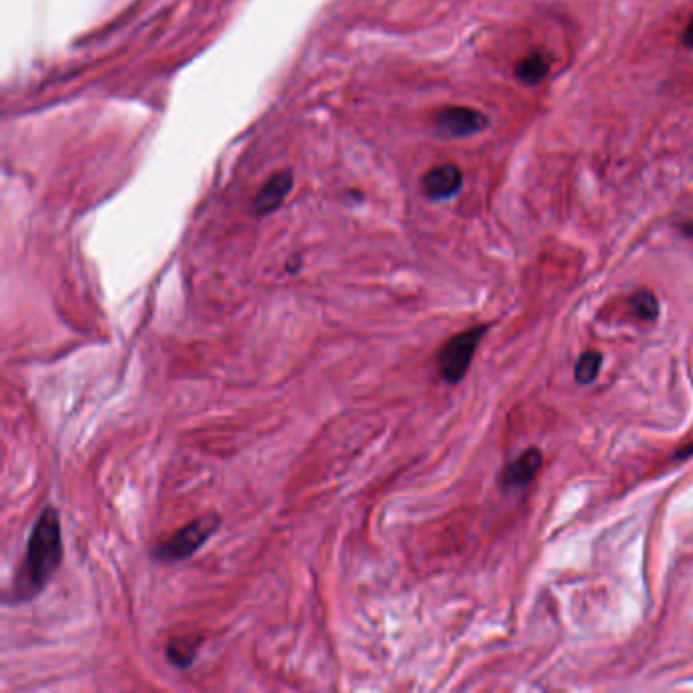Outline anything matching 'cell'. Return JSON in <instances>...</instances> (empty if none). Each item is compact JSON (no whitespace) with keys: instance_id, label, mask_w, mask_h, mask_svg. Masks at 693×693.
Here are the masks:
<instances>
[{"instance_id":"6da1fadb","label":"cell","mask_w":693,"mask_h":693,"mask_svg":"<svg viewBox=\"0 0 693 693\" xmlns=\"http://www.w3.org/2000/svg\"><path fill=\"white\" fill-rule=\"evenodd\" d=\"M63 559L61 523L53 507H47L35 521L27 541V553L7 596L11 604L35 600L51 582Z\"/></svg>"},{"instance_id":"7a4b0ae2","label":"cell","mask_w":693,"mask_h":693,"mask_svg":"<svg viewBox=\"0 0 693 693\" xmlns=\"http://www.w3.org/2000/svg\"><path fill=\"white\" fill-rule=\"evenodd\" d=\"M220 529V517L218 515H206L192 523H187L179 531H175L169 539L161 541L153 549V559L159 563H175L192 557L210 537L216 535Z\"/></svg>"},{"instance_id":"3957f363","label":"cell","mask_w":693,"mask_h":693,"mask_svg":"<svg viewBox=\"0 0 693 693\" xmlns=\"http://www.w3.org/2000/svg\"><path fill=\"white\" fill-rule=\"evenodd\" d=\"M486 334V326H476L470 328L466 332L456 334L454 338H450L444 346L439 348L437 352V368L439 374L444 381H448L450 385H458L462 378L466 376L476 348L482 340V336Z\"/></svg>"},{"instance_id":"277c9868","label":"cell","mask_w":693,"mask_h":693,"mask_svg":"<svg viewBox=\"0 0 693 693\" xmlns=\"http://www.w3.org/2000/svg\"><path fill=\"white\" fill-rule=\"evenodd\" d=\"M433 124L439 135L460 139L484 131L488 126V116L468 106H448L435 114Z\"/></svg>"},{"instance_id":"5b68a950","label":"cell","mask_w":693,"mask_h":693,"mask_svg":"<svg viewBox=\"0 0 693 693\" xmlns=\"http://www.w3.org/2000/svg\"><path fill=\"white\" fill-rule=\"evenodd\" d=\"M462 169L456 163H444L429 169L421 179V189L427 200L444 202L454 198L462 189Z\"/></svg>"},{"instance_id":"8992f818","label":"cell","mask_w":693,"mask_h":693,"mask_svg":"<svg viewBox=\"0 0 693 693\" xmlns=\"http://www.w3.org/2000/svg\"><path fill=\"white\" fill-rule=\"evenodd\" d=\"M293 187V175L291 171H279L269 177V181L261 187V192L255 196L250 204L252 216H269L273 214L289 196Z\"/></svg>"},{"instance_id":"52a82bcc","label":"cell","mask_w":693,"mask_h":693,"mask_svg":"<svg viewBox=\"0 0 693 693\" xmlns=\"http://www.w3.org/2000/svg\"><path fill=\"white\" fill-rule=\"evenodd\" d=\"M543 468V454L537 448H529L521 454L502 474L504 488H525L529 486Z\"/></svg>"},{"instance_id":"ba28073f","label":"cell","mask_w":693,"mask_h":693,"mask_svg":"<svg viewBox=\"0 0 693 693\" xmlns=\"http://www.w3.org/2000/svg\"><path fill=\"white\" fill-rule=\"evenodd\" d=\"M551 68V57L545 51H533L529 55H525L523 59L517 61L515 66V78L521 84L527 86H537L539 82H543L549 74Z\"/></svg>"},{"instance_id":"9c48e42d","label":"cell","mask_w":693,"mask_h":693,"mask_svg":"<svg viewBox=\"0 0 693 693\" xmlns=\"http://www.w3.org/2000/svg\"><path fill=\"white\" fill-rule=\"evenodd\" d=\"M202 643H204V639L200 635H187V637L173 639L167 645V659H169V663L173 667H179V669L192 667V663L196 661V655H198Z\"/></svg>"},{"instance_id":"30bf717a","label":"cell","mask_w":693,"mask_h":693,"mask_svg":"<svg viewBox=\"0 0 693 693\" xmlns=\"http://www.w3.org/2000/svg\"><path fill=\"white\" fill-rule=\"evenodd\" d=\"M630 311H633L639 320L643 322H655L659 315V301L651 291H637L628 299Z\"/></svg>"},{"instance_id":"8fae6325","label":"cell","mask_w":693,"mask_h":693,"mask_svg":"<svg viewBox=\"0 0 693 693\" xmlns=\"http://www.w3.org/2000/svg\"><path fill=\"white\" fill-rule=\"evenodd\" d=\"M602 368V354L598 350H586L576 364V381L580 385L594 383Z\"/></svg>"},{"instance_id":"7c38bea8","label":"cell","mask_w":693,"mask_h":693,"mask_svg":"<svg viewBox=\"0 0 693 693\" xmlns=\"http://www.w3.org/2000/svg\"><path fill=\"white\" fill-rule=\"evenodd\" d=\"M683 45L687 49H693V15H691V19H689V23H687V27L683 31Z\"/></svg>"}]
</instances>
